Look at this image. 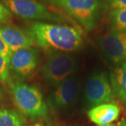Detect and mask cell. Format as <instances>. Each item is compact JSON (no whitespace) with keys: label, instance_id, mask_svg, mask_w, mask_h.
I'll list each match as a JSON object with an SVG mask.
<instances>
[{"label":"cell","instance_id":"cell-11","mask_svg":"<svg viewBox=\"0 0 126 126\" xmlns=\"http://www.w3.org/2000/svg\"><path fill=\"white\" fill-rule=\"evenodd\" d=\"M120 111V108L115 104H102L90 109L88 111V116L98 126L110 124L118 118Z\"/></svg>","mask_w":126,"mask_h":126},{"label":"cell","instance_id":"cell-8","mask_svg":"<svg viewBox=\"0 0 126 126\" xmlns=\"http://www.w3.org/2000/svg\"><path fill=\"white\" fill-rule=\"evenodd\" d=\"M97 42L104 55L113 64L118 66L126 61V30L113 27L97 37Z\"/></svg>","mask_w":126,"mask_h":126},{"label":"cell","instance_id":"cell-17","mask_svg":"<svg viewBox=\"0 0 126 126\" xmlns=\"http://www.w3.org/2000/svg\"><path fill=\"white\" fill-rule=\"evenodd\" d=\"M12 51L0 37V55L6 57H11Z\"/></svg>","mask_w":126,"mask_h":126},{"label":"cell","instance_id":"cell-21","mask_svg":"<svg viewBox=\"0 0 126 126\" xmlns=\"http://www.w3.org/2000/svg\"><path fill=\"white\" fill-rule=\"evenodd\" d=\"M98 126H115L114 125H113V124H104V125H99Z\"/></svg>","mask_w":126,"mask_h":126},{"label":"cell","instance_id":"cell-22","mask_svg":"<svg viewBox=\"0 0 126 126\" xmlns=\"http://www.w3.org/2000/svg\"><path fill=\"white\" fill-rule=\"evenodd\" d=\"M44 126L43 125H41V124H40V123H36V124H35V125H34V126Z\"/></svg>","mask_w":126,"mask_h":126},{"label":"cell","instance_id":"cell-19","mask_svg":"<svg viewBox=\"0 0 126 126\" xmlns=\"http://www.w3.org/2000/svg\"><path fill=\"white\" fill-rule=\"evenodd\" d=\"M3 98H4V93H3L2 89L0 87V102L3 99Z\"/></svg>","mask_w":126,"mask_h":126},{"label":"cell","instance_id":"cell-5","mask_svg":"<svg viewBox=\"0 0 126 126\" xmlns=\"http://www.w3.org/2000/svg\"><path fill=\"white\" fill-rule=\"evenodd\" d=\"M12 14L26 20L63 23L66 20L36 0H0Z\"/></svg>","mask_w":126,"mask_h":126},{"label":"cell","instance_id":"cell-20","mask_svg":"<svg viewBox=\"0 0 126 126\" xmlns=\"http://www.w3.org/2000/svg\"><path fill=\"white\" fill-rule=\"evenodd\" d=\"M118 126H126V120H124L123 121L121 122V123L118 124Z\"/></svg>","mask_w":126,"mask_h":126},{"label":"cell","instance_id":"cell-3","mask_svg":"<svg viewBox=\"0 0 126 126\" xmlns=\"http://www.w3.org/2000/svg\"><path fill=\"white\" fill-rule=\"evenodd\" d=\"M46 2L62 9L75 19L87 32L97 25L103 8L101 0H44Z\"/></svg>","mask_w":126,"mask_h":126},{"label":"cell","instance_id":"cell-1","mask_svg":"<svg viewBox=\"0 0 126 126\" xmlns=\"http://www.w3.org/2000/svg\"><path fill=\"white\" fill-rule=\"evenodd\" d=\"M26 31L46 52L72 53L83 44L82 31L69 25L35 21L27 26Z\"/></svg>","mask_w":126,"mask_h":126},{"label":"cell","instance_id":"cell-7","mask_svg":"<svg viewBox=\"0 0 126 126\" xmlns=\"http://www.w3.org/2000/svg\"><path fill=\"white\" fill-rule=\"evenodd\" d=\"M80 90L79 78L72 75L55 87L47 98V104L53 111L66 110L77 102Z\"/></svg>","mask_w":126,"mask_h":126},{"label":"cell","instance_id":"cell-10","mask_svg":"<svg viewBox=\"0 0 126 126\" xmlns=\"http://www.w3.org/2000/svg\"><path fill=\"white\" fill-rule=\"evenodd\" d=\"M0 37L12 52L30 48L35 44L26 30L9 23L0 24Z\"/></svg>","mask_w":126,"mask_h":126},{"label":"cell","instance_id":"cell-9","mask_svg":"<svg viewBox=\"0 0 126 126\" xmlns=\"http://www.w3.org/2000/svg\"><path fill=\"white\" fill-rule=\"evenodd\" d=\"M39 52L34 47L12 52L10 57V74L19 79L29 77L39 63Z\"/></svg>","mask_w":126,"mask_h":126},{"label":"cell","instance_id":"cell-2","mask_svg":"<svg viewBox=\"0 0 126 126\" xmlns=\"http://www.w3.org/2000/svg\"><path fill=\"white\" fill-rule=\"evenodd\" d=\"M15 106L23 116L32 119L45 118L48 107L39 89L20 80H11L7 83Z\"/></svg>","mask_w":126,"mask_h":126},{"label":"cell","instance_id":"cell-12","mask_svg":"<svg viewBox=\"0 0 126 126\" xmlns=\"http://www.w3.org/2000/svg\"><path fill=\"white\" fill-rule=\"evenodd\" d=\"M110 82L114 93L126 107V61L118 65L111 72Z\"/></svg>","mask_w":126,"mask_h":126},{"label":"cell","instance_id":"cell-18","mask_svg":"<svg viewBox=\"0 0 126 126\" xmlns=\"http://www.w3.org/2000/svg\"><path fill=\"white\" fill-rule=\"evenodd\" d=\"M109 4L112 9L126 8V0H108Z\"/></svg>","mask_w":126,"mask_h":126},{"label":"cell","instance_id":"cell-13","mask_svg":"<svg viewBox=\"0 0 126 126\" xmlns=\"http://www.w3.org/2000/svg\"><path fill=\"white\" fill-rule=\"evenodd\" d=\"M26 120L21 113L10 108H0V126H25Z\"/></svg>","mask_w":126,"mask_h":126},{"label":"cell","instance_id":"cell-16","mask_svg":"<svg viewBox=\"0 0 126 126\" xmlns=\"http://www.w3.org/2000/svg\"><path fill=\"white\" fill-rule=\"evenodd\" d=\"M12 17L11 11L0 1V24L8 23L11 20Z\"/></svg>","mask_w":126,"mask_h":126},{"label":"cell","instance_id":"cell-14","mask_svg":"<svg viewBox=\"0 0 126 126\" xmlns=\"http://www.w3.org/2000/svg\"><path fill=\"white\" fill-rule=\"evenodd\" d=\"M109 18L113 27L126 30V8L112 9L109 14Z\"/></svg>","mask_w":126,"mask_h":126},{"label":"cell","instance_id":"cell-4","mask_svg":"<svg viewBox=\"0 0 126 126\" xmlns=\"http://www.w3.org/2000/svg\"><path fill=\"white\" fill-rule=\"evenodd\" d=\"M46 53L47 58L41 69V75L48 84L55 87L75 74L78 61L71 53L48 51Z\"/></svg>","mask_w":126,"mask_h":126},{"label":"cell","instance_id":"cell-6","mask_svg":"<svg viewBox=\"0 0 126 126\" xmlns=\"http://www.w3.org/2000/svg\"><path fill=\"white\" fill-rule=\"evenodd\" d=\"M84 102L89 107L115 102V93L107 75L94 72L87 79L84 86Z\"/></svg>","mask_w":126,"mask_h":126},{"label":"cell","instance_id":"cell-15","mask_svg":"<svg viewBox=\"0 0 126 126\" xmlns=\"http://www.w3.org/2000/svg\"><path fill=\"white\" fill-rule=\"evenodd\" d=\"M9 63L10 57L0 55V82L6 84L11 81Z\"/></svg>","mask_w":126,"mask_h":126}]
</instances>
